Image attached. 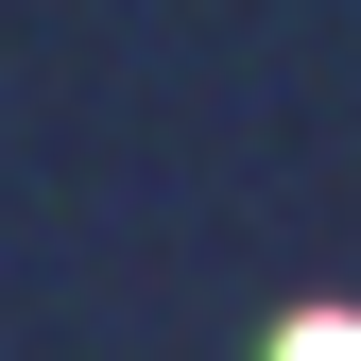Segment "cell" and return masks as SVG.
<instances>
[{
  "mask_svg": "<svg viewBox=\"0 0 361 361\" xmlns=\"http://www.w3.org/2000/svg\"><path fill=\"white\" fill-rule=\"evenodd\" d=\"M276 361H361V327H344V310H310V327H276Z\"/></svg>",
  "mask_w": 361,
  "mask_h": 361,
  "instance_id": "obj_1",
  "label": "cell"
}]
</instances>
